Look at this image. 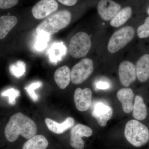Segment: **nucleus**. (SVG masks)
Returning a JSON list of instances; mask_svg holds the SVG:
<instances>
[{
	"label": "nucleus",
	"mask_w": 149,
	"mask_h": 149,
	"mask_svg": "<svg viewBox=\"0 0 149 149\" xmlns=\"http://www.w3.org/2000/svg\"><path fill=\"white\" fill-rule=\"evenodd\" d=\"M37 126L31 118L19 112L14 114L6 125L5 135L7 140L13 142L21 135L25 139H29L35 136Z\"/></svg>",
	"instance_id": "1"
},
{
	"label": "nucleus",
	"mask_w": 149,
	"mask_h": 149,
	"mask_svg": "<svg viewBox=\"0 0 149 149\" xmlns=\"http://www.w3.org/2000/svg\"><path fill=\"white\" fill-rule=\"evenodd\" d=\"M72 15L69 11L62 10L52 15L38 25L37 35L46 34L51 36L67 27L70 23Z\"/></svg>",
	"instance_id": "2"
},
{
	"label": "nucleus",
	"mask_w": 149,
	"mask_h": 149,
	"mask_svg": "<svg viewBox=\"0 0 149 149\" xmlns=\"http://www.w3.org/2000/svg\"><path fill=\"white\" fill-rule=\"evenodd\" d=\"M124 135L130 143L137 148L145 146L149 141L148 129L136 120H131L127 123Z\"/></svg>",
	"instance_id": "3"
},
{
	"label": "nucleus",
	"mask_w": 149,
	"mask_h": 149,
	"mask_svg": "<svg viewBox=\"0 0 149 149\" xmlns=\"http://www.w3.org/2000/svg\"><path fill=\"white\" fill-rule=\"evenodd\" d=\"M91 46V37L87 33L77 32L72 37L70 42V54L75 58L83 57L88 54Z\"/></svg>",
	"instance_id": "4"
},
{
	"label": "nucleus",
	"mask_w": 149,
	"mask_h": 149,
	"mask_svg": "<svg viewBox=\"0 0 149 149\" xmlns=\"http://www.w3.org/2000/svg\"><path fill=\"white\" fill-rule=\"evenodd\" d=\"M135 29L131 26H126L114 32L109 42V52L114 54L125 47L133 40L135 35Z\"/></svg>",
	"instance_id": "5"
},
{
	"label": "nucleus",
	"mask_w": 149,
	"mask_h": 149,
	"mask_svg": "<svg viewBox=\"0 0 149 149\" xmlns=\"http://www.w3.org/2000/svg\"><path fill=\"white\" fill-rule=\"evenodd\" d=\"M93 70L94 65L92 59L85 58L81 60L70 71L71 82L75 85L83 83L92 74Z\"/></svg>",
	"instance_id": "6"
},
{
	"label": "nucleus",
	"mask_w": 149,
	"mask_h": 149,
	"mask_svg": "<svg viewBox=\"0 0 149 149\" xmlns=\"http://www.w3.org/2000/svg\"><path fill=\"white\" fill-rule=\"evenodd\" d=\"M93 133L92 129L88 126L81 124L74 125L70 131V145L74 149H84L85 143L82 138L90 137Z\"/></svg>",
	"instance_id": "7"
},
{
	"label": "nucleus",
	"mask_w": 149,
	"mask_h": 149,
	"mask_svg": "<svg viewBox=\"0 0 149 149\" xmlns=\"http://www.w3.org/2000/svg\"><path fill=\"white\" fill-rule=\"evenodd\" d=\"M58 6L56 0H40L32 8V15L37 19H42L54 13Z\"/></svg>",
	"instance_id": "8"
},
{
	"label": "nucleus",
	"mask_w": 149,
	"mask_h": 149,
	"mask_svg": "<svg viewBox=\"0 0 149 149\" xmlns=\"http://www.w3.org/2000/svg\"><path fill=\"white\" fill-rule=\"evenodd\" d=\"M98 13L105 21L111 20L121 10L120 4L113 0H101L97 5Z\"/></svg>",
	"instance_id": "9"
},
{
	"label": "nucleus",
	"mask_w": 149,
	"mask_h": 149,
	"mask_svg": "<svg viewBox=\"0 0 149 149\" xmlns=\"http://www.w3.org/2000/svg\"><path fill=\"white\" fill-rule=\"evenodd\" d=\"M118 75L121 84L128 87L137 78L136 65L128 61L122 62L118 68Z\"/></svg>",
	"instance_id": "10"
},
{
	"label": "nucleus",
	"mask_w": 149,
	"mask_h": 149,
	"mask_svg": "<svg viewBox=\"0 0 149 149\" xmlns=\"http://www.w3.org/2000/svg\"><path fill=\"white\" fill-rule=\"evenodd\" d=\"M92 92L89 88H78L74 92V100L78 110L86 111L89 109L92 103Z\"/></svg>",
	"instance_id": "11"
},
{
	"label": "nucleus",
	"mask_w": 149,
	"mask_h": 149,
	"mask_svg": "<svg viewBox=\"0 0 149 149\" xmlns=\"http://www.w3.org/2000/svg\"><path fill=\"white\" fill-rule=\"evenodd\" d=\"M92 113L99 125L104 127L107 121L111 118L113 109L111 107L106 104L99 102L95 104Z\"/></svg>",
	"instance_id": "12"
},
{
	"label": "nucleus",
	"mask_w": 149,
	"mask_h": 149,
	"mask_svg": "<svg viewBox=\"0 0 149 149\" xmlns=\"http://www.w3.org/2000/svg\"><path fill=\"white\" fill-rule=\"evenodd\" d=\"M117 97L122 104V108L125 113H130L133 111L134 95L132 89L123 88L118 92Z\"/></svg>",
	"instance_id": "13"
},
{
	"label": "nucleus",
	"mask_w": 149,
	"mask_h": 149,
	"mask_svg": "<svg viewBox=\"0 0 149 149\" xmlns=\"http://www.w3.org/2000/svg\"><path fill=\"white\" fill-rule=\"evenodd\" d=\"M45 123L48 129L56 134H61L73 127L74 124V118L72 117L67 118L61 123H59L50 118H46Z\"/></svg>",
	"instance_id": "14"
},
{
	"label": "nucleus",
	"mask_w": 149,
	"mask_h": 149,
	"mask_svg": "<svg viewBox=\"0 0 149 149\" xmlns=\"http://www.w3.org/2000/svg\"><path fill=\"white\" fill-rule=\"evenodd\" d=\"M136 68L137 77L139 81L141 83L146 82L149 78V54H146L139 58Z\"/></svg>",
	"instance_id": "15"
},
{
	"label": "nucleus",
	"mask_w": 149,
	"mask_h": 149,
	"mask_svg": "<svg viewBox=\"0 0 149 149\" xmlns=\"http://www.w3.org/2000/svg\"><path fill=\"white\" fill-rule=\"evenodd\" d=\"M54 80L57 85L61 89H64L70 83V70L66 65L59 68L54 73Z\"/></svg>",
	"instance_id": "16"
},
{
	"label": "nucleus",
	"mask_w": 149,
	"mask_h": 149,
	"mask_svg": "<svg viewBox=\"0 0 149 149\" xmlns=\"http://www.w3.org/2000/svg\"><path fill=\"white\" fill-rule=\"evenodd\" d=\"M17 22V19L13 15H3L0 17V40H3Z\"/></svg>",
	"instance_id": "17"
},
{
	"label": "nucleus",
	"mask_w": 149,
	"mask_h": 149,
	"mask_svg": "<svg viewBox=\"0 0 149 149\" xmlns=\"http://www.w3.org/2000/svg\"><path fill=\"white\" fill-rule=\"evenodd\" d=\"M132 8L126 6L119 11L115 16L111 20L110 24L112 27H119L125 24L132 16Z\"/></svg>",
	"instance_id": "18"
},
{
	"label": "nucleus",
	"mask_w": 149,
	"mask_h": 149,
	"mask_svg": "<svg viewBox=\"0 0 149 149\" xmlns=\"http://www.w3.org/2000/svg\"><path fill=\"white\" fill-rule=\"evenodd\" d=\"M49 146L47 139L42 135H36L23 145L22 149H46Z\"/></svg>",
	"instance_id": "19"
},
{
	"label": "nucleus",
	"mask_w": 149,
	"mask_h": 149,
	"mask_svg": "<svg viewBox=\"0 0 149 149\" xmlns=\"http://www.w3.org/2000/svg\"><path fill=\"white\" fill-rule=\"evenodd\" d=\"M133 116L136 120H143L147 116V110L143 99L141 96L135 97L133 107Z\"/></svg>",
	"instance_id": "20"
},
{
	"label": "nucleus",
	"mask_w": 149,
	"mask_h": 149,
	"mask_svg": "<svg viewBox=\"0 0 149 149\" xmlns=\"http://www.w3.org/2000/svg\"><path fill=\"white\" fill-rule=\"evenodd\" d=\"M63 46L60 43H56L52 45L49 52V57L52 62L56 63L59 60L63 55Z\"/></svg>",
	"instance_id": "21"
},
{
	"label": "nucleus",
	"mask_w": 149,
	"mask_h": 149,
	"mask_svg": "<svg viewBox=\"0 0 149 149\" xmlns=\"http://www.w3.org/2000/svg\"><path fill=\"white\" fill-rule=\"evenodd\" d=\"M11 74L17 78L22 76L26 71V65L23 62L17 61L15 64L11 65L9 68Z\"/></svg>",
	"instance_id": "22"
},
{
	"label": "nucleus",
	"mask_w": 149,
	"mask_h": 149,
	"mask_svg": "<svg viewBox=\"0 0 149 149\" xmlns=\"http://www.w3.org/2000/svg\"><path fill=\"white\" fill-rule=\"evenodd\" d=\"M1 95L8 97L9 103L14 105L16 104V99L20 95V92L17 89L12 88L3 92Z\"/></svg>",
	"instance_id": "23"
},
{
	"label": "nucleus",
	"mask_w": 149,
	"mask_h": 149,
	"mask_svg": "<svg viewBox=\"0 0 149 149\" xmlns=\"http://www.w3.org/2000/svg\"><path fill=\"white\" fill-rule=\"evenodd\" d=\"M137 32L138 37L141 39L149 37V16L146 19L144 24L138 27Z\"/></svg>",
	"instance_id": "24"
},
{
	"label": "nucleus",
	"mask_w": 149,
	"mask_h": 149,
	"mask_svg": "<svg viewBox=\"0 0 149 149\" xmlns=\"http://www.w3.org/2000/svg\"><path fill=\"white\" fill-rule=\"evenodd\" d=\"M42 83L40 81L35 82L30 84L29 86L25 88L28 95L34 101L36 102L38 100V96L35 93V91L37 88L41 87Z\"/></svg>",
	"instance_id": "25"
},
{
	"label": "nucleus",
	"mask_w": 149,
	"mask_h": 149,
	"mask_svg": "<svg viewBox=\"0 0 149 149\" xmlns=\"http://www.w3.org/2000/svg\"><path fill=\"white\" fill-rule=\"evenodd\" d=\"M49 37L50 36L46 34H38L36 42V47L37 50H41L47 47V42L49 40Z\"/></svg>",
	"instance_id": "26"
},
{
	"label": "nucleus",
	"mask_w": 149,
	"mask_h": 149,
	"mask_svg": "<svg viewBox=\"0 0 149 149\" xmlns=\"http://www.w3.org/2000/svg\"><path fill=\"white\" fill-rule=\"evenodd\" d=\"M19 0H0V9H8L13 7L18 4Z\"/></svg>",
	"instance_id": "27"
},
{
	"label": "nucleus",
	"mask_w": 149,
	"mask_h": 149,
	"mask_svg": "<svg viewBox=\"0 0 149 149\" xmlns=\"http://www.w3.org/2000/svg\"><path fill=\"white\" fill-rule=\"evenodd\" d=\"M78 0H58L59 2L63 5L72 6L77 3Z\"/></svg>",
	"instance_id": "28"
},
{
	"label": "nucleus",
	"mask_w": 149,
	"mask_h": 149,
	"mask_svg": "<svg viewBox=\"0 0 149 149\" xmlns=\"http://www.w3.org/2000/svg\"><path fill=\"white\" fill-rule=\"evenodd\" d=\"M96 87L100 90H106L109 88V84L106 82H99L96 85Z\"/></svg>",
	"instance_id": "29"
},
{
	"label": "nucleus",
	"mask_w": 149,
	"mask_h": 149,
	"mask_svg": "<svg viewBox=\"0 0 149 149\" xmlns=\"http://www.w3.org/2000/svg\"><path fill=\"white\" fill-rule=\"evenodd\" d=\"M147 13H148V14L149 15V5L148 7V8H147Z\"/></svg>",
	"instance_id": "30"
},
{
	"label": "nucleus",
	"mask_w": 149,
	"mask_h": 149,
	"mask_svg": "<svg viewBox=\"0 0 149 149\" xmlns=\"http://www.w3.org/2000/svg\"></svg>",
	"instance_id": "31"
}]
</instances>
